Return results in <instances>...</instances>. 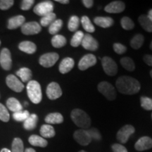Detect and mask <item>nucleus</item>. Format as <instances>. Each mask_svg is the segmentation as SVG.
Instances as JSON below:
<instances>
[{"mask_svg":"<svg viewBox=\"0 0 152 152\" xmlns=\"http://www.w3.org/2000/svg\"><path fill=\"white\" fill-rule=\"evenodd\" d=\"M118 90L123 94L132 95L140 90V84L138 80L130 76H121L115 83Z\"/></svg>","mask_w":152,"mask_h":152,"instance_id":"obj_1","label":"nucleus"},{"mask_svg":"<svg viewBox=\"0 0 152 152\" xmlns=\"http://www.w3.org/2000/svg\"><path fill=\"white\" fill-rule=\"evenodd\" d=\"M71 117L73 123L77 127L83 130L89 128L91 125V119L86 112L79 109H73L71 111Z\"/></svg>","mask_w":152,"mask_h":152,"instance_id":"obj_2","label":"nucleus"},{"mask_svg":"<svg viewBox=\"0 0 152 152\" xmlns=\"http://www.w3.org/2000/svg\"><path fill=\"white\" fill-rule=\"evenodd\" d=\"M26 88L30 101L35 104L40 103L42 99V94L39 83L36 80H30L28 82Z\"/></svg>","mask_w":152,"mask_h":152,"instance_id":"obj_3","label":"nucleus"},{"mask_svg":"<svg viewBox=\"0 0 152 152\" xmlns=\"http://www.w3.org/2000/svg\"><path fill=\"white\" fill-rule=\"evenodd\" d=\"M98 90L108 100L113 101L116 98V92H115V87L108 82H101L98 85Z\"/></svg>","mask_w":152,"mask_h":152,"instance_id":"obj_4","label":"nucleus"},{"mask_svg":"<svg viewBox=\"0 0 152 152\" xmlns=\"http://www.w3.org/2000/svg\"><path fill=\"white\" fill-rule=\"evenodd\" d=\"M53 11H54V4L51 1H42L37 4L33 9V11L36 14L42 17L53 13Z\"/></svg>","mask_w":152,"mask_h":152,"instance_id":"obj_5","label":"nucleus"},{"mask_svg":"<svg viewBox=\"0 0 152 152\" xmlns=\"http://www.w3.org/2000/svg\"><path fill=\"white\" fill-rule=\"evenodd\" d=\"M102 65L106 74L109 76L116 75L118 72V66L114 61L109 56H104L102 59Z\"/></svg>","mask_w":152,"mask_h":152,"instance_id":"obj_6","label":"nucleus"},{"mask_svg":"<svg viewBox=\"0 0 152 152\" xmlns=\"http://www.w3.org/2000/svg\"><path fill=\"white\" fill-rule=\"evenodd\" d=\"M135 131L134 127L131 125H126L123 126L117 132V140L121 144H125L128 139Z\"/></svg>","mask_w":152,"mask_h":152,"instance_id":"obj_7","label":"nucleus"},{"mask_svg":"<svg viewBox=\"0 0 152 152\" xmlns=\"http://www.w3.org/2000/svg\"><path fill=\"white\" fill-rule=\"evenodd\" d=\"M59 58V56L57 53H47L42 55L39 59V63L45 68H50L56 64Z\"/></svg>","mask_w":152,"mask_h":152,"instance_id":"obj_8","label":"nucleus"},{"mask_svg":"<svg viewBox=\"0 0 152 152\" xmlns=\"http://www.w3.org/2000/svg\"><path fill=\"white\" fill-rule=\"evenodd\" d=\"M41 30V26L35 21L26 23L21 26L22 33L26 35H36L40 33Z\"/></svg>","mask_w":152,"mask_h":152,"instance_id":"obj_9","label":"nucleus"},{"mask_svg":"<svg viewBox=\"0 0 152 152\" xmlns=\"http://www.w3.org/2000/svg\"><path fill=\"white\" fill-rule=\"evenodd\" d=\"M73 137L75 141L82 146H87L92 142V138L90 137L87 130L83 129L76 130L73 134Z\"/></svg>","mask_w":152,"mask_h":152,"instance_id":"obj_10","label":"nucleus"},{"mask_svg":"<svg viewBox=\"0 0 152 152\" xmlns=\"http://www.w3.org/2000/svg\"><path fill=\"white\" fill-rule=\"evenodd\" d=\"M6 83L11 90L16 92H22L24 89V85L22 82L19 80L16 76L14 75H9L6 78Z\"/></svg>","mask_w":152,"mask_h":152,"instance_id":"obj_11","label":"nucleus"},{"mask_svg":"<svg viewBox=\"0 0 152 152\" xmlns=\"http://www.w3.org/2000/svg\"><path fill=\"white\" fill-rule=\"evenodd\" d=\"M47 95L51 100H55L62 95V90L60 85L57 83L52 82L49 83L47 87Z\"/></svg>","mask_w":152,"mask_h":152,"instance_id":"obj_12","label":"nucleus"},{"mask_svg":"<svg viewBox=\"0 0 152 152\" xmlns=\"http://www.w3.org/2000/svg\"><path fill=\"white\" fill-rule=\"evenodd\" d=\"M0 65L5 71H9L12 65L11 55L9 49L4 48L0 53Z\"/></svg>","mask_w":152,"mask_h":152,"instance_id":"obj_13","label":"nucleus"},{"mask_svg":"<svg viewBox=\"0 0 152 152\" xmlns=\"http://www.w3.org/2000/svg\"><path fill=\"white\" fill-rule=\"evenodd\" d=\"M96 63V58L94 54H89L85 55L80 60L78 63V68L80 71H85L89 68L94 66Z\"/></svg>","mask_w":152,"mask_h":152,"instance_id":"obj_14","label":"nucleus"},{"mask_svg":"<svg viewBox=\"0 0 152 152\" xmlns=\"http://www.w3.org/2000/svg\"><path fill=\"white\" fill-rule=\"evenodd\" d=\"M81 45L83 48L89 51H96L99 47L98 42L90 34L85 35Z\"/></svg>","mask_w":152,"mask_h":152,"instance_id":"obj_15","label":"nucleus"},{"mask_svg":"<svg viewBox=\"0 0 152 152\" xmlns=\"http://www.w3.org/2000/svg\"><path fill=\"white\" fill-rule=\"evenodd\" d=\"M125 9V5L122 1H114L109 4L104 8V11L109 14H118L123 12Z\"/></svg>","mask_w":152,"mask_h":152,"instance_id":"obj_16","label":"nucleus"},{"mask_svg":"<svg viewBox=\"0 0 152 152\" xmlns=\"http://www.w3.org/2000/svg\"><path fill=\"white\" fill-rule=\"evenodd\" d=\"M137 151H142L152 148V139L149 137H142L134 144Z\"/></svg>","mask_w":152,"mask_h":152,"instance_id":"obj_17","label":"nucleus"},{"mask_svg":"<svg viewBox=\"0 0 152 152\" xmlns=\"http://www.w3.org/2000/svg\"><path fill=\"white\" fill-rule=\"evenodd\" d=\"M75 65V62L72 58L70 57H66L64 58L60 63L59 65V71L61 73L66 74L68 73L73 69Z\"/></svg>","mask_w":152,"mask_h":152,"instance_id":"obj_18","label":"nucleus"},{"mask_svg":"<svg viewBox=\"0 0 152 152\" xmlns=\"http://www.w3.org/2000/svg\"><path fill=\"white\" fill-rule=\"evenodd\" d=\"M25 21H26V18L23 16L18 15V16H14L9 20L7 28L10 30L16 29L19 27H21L25 23Z\"/></svg>","mask_w":152,"mask_h":152,"instance_id":"obj_19","label":"nucleus"},{"mask_svg":"<svg viewBox=\"0 0 152 152\" xmlns=\"http://www.w3.org/2000/svg\"><path fill=\"white\" fill-rule=\"evenodd\" d=\"M18 48L20 51L28 54H33L37 50V46L35 44L30 41L22 42L19 44Z\"/></svg>","mask_w":152,"mask_h":152,"instance_id":"obj_20","label":"nucleus"},{"mask_svg":"<svg viewBox=\"0 0 152 152\" xmlns=\"http://www.w3.org/2000/svg\"><path fill=\"white\" fill-rule=\"evenodd\" d=\"M94 22L96 26L104 28H110L111 26H113L114 23L113 18H111V17L103 16H98L94 18Z\"/></svg>","mask_w":152,"mask_h":152,"instance_id":"obj_21","label":"nucleus"},{"mask_svg":"<svg viewBox=\"0 0 152 152\" xmlns=\"http://www.w3.org/2000/svg\"><path fill=\"white\" fill-rule=\"evenodd\" d=\"M28 142L31 145L34 147H46L48 144V142L45 138L42 137L40 136L33 134L28 139Z\"/></svg>","mask_w":152,"mask_h":152,"instance_id":"obj_22","label":"nucleus"},{"mask_svg":"<svg viewBox=\"0 0 152 152\" xmlns=\"http://www.w3.org/2000/svg\"><path fill=\"white\" fill-rule=\"evenodd\" d=\"M45 122L47 124H60L64 122V117L59 113H49L45 118Z\"/></svg>","mask_w":152,"mask_h":152,"instance_id":"obj_23","label":"nucleus"},{"mask_svg":"<svg viewBox=\"0 0 152 152\" xmlns=\"http://www.w3.org/2000/svg\"><path fill=\"white\" fill-rule=\"evenodd\" d=\"M7 106L8 109L14 113L23 111V106L16 98L11 97L8 99V100L7 101Z\"/></svg>","mask_w":152,"mask_h":152,"instance_id":"obj_24","label":"nucleus"},{"mask_svg":"<svg viewBox=\"0 0 152 152\" xmlns=\"http://www.w3.org/2000/svg\"><path fill=\"white\" fill-rule=\"evenodd\" d=\"M38 117L36 114H31L23 123V127L26 130H32L37 126Z\"/></svg>","mask_w":152,"mask_h":152,"instance_id":"obj_25","label":"nucleus"},{"mask_svg":"<svg viewBox=\"0 0 152 152\" xmlns=\"http://www.w3.org/2000/svg\"><path fill=\"white\" fill-rule=\"evenodd\" d=\"M17 76H18L23 83H27L31 80L32 71L28 68H21L16 72Z\"/></svg>","mask_w":152,"mask_h":152,"instance_id":"obj_26","label":"nucleus"},{"mask_svg":"<svg viewBox=\"0 0 152 152\" xmlns=\"http://www.w3.org/2000/svg\"><path fill=\"white\" fill-rule=\"evenodd\" d=\"M40 134L43 138H52L55 136L54 128L51 125L46 124L42 125L40 128Z\"/></svg>","mask_w":152,"mask_h":152,"instance_id":"obj_27","label":"nucleus"},{"mask_svg":"<svg viewBox=\"0 0 152 152\" xmlns=\"http://www.w3.org/2000/svg\"><path fill=\"white\" fill-rule=\"evenodd\" d=\"M139 23L144 30L149 33H152V22L149 20L147 16L141 15L138 18Z\"/></svg>","mask_w":152,"mask_h":152,"instance_id":"obj_28","label":"nucleus"},{"mask_svg":"<svg viewBox=\"0 0 152 152\" xmlns=\"http://www.w3.org/2000/svg\"><path fill=\"white\" fill-rule=\"evenodd\" d=\"M67 40L66 37L61 35H56L52 37V45L55 48H61L65 46Z\"/></svg>","mask_w":152,"mask_h":152,"instance_id":"obj_29","label":"nucleus"},{"mask_svg":"<svg viewBox=\"0 0 152 152\" xmlns=\"http://www.w3.org/2000/svg\"><path fill=\"white\" fill-rule=\"evenodd\" d=\"M144 38V36L141 34H137L134 35L130 41V46L134 49H139L141 48L143 45Z\"/></svg>","mask_w":152,"mask_h":152,"instance_id":"obj_30","label":"nucleus"},{"mask_svg":"<svg viewBox=\"0 0 152 152\" xmlns=\"http://www.w3.org/2000/svg\"><path fill=\"white\" fill-rule=\"evenodd\" d=\"M63 21L61 19H56L50 26H49V33L51 35H57V33L61 29Z\"/></svg>","mask_w":152,"mask_h":152,"instance_id":"obj_31","label":"nucleus"},{"mask_svg":"<svg viewBox=\"0 0 152 152\" xmlns=\"http://www.w3.org/2000/svg\"><path fill=\"white\" fill-rule=\"evenodd\" d=\"M84 33L82 31H76L74 35L72 37L71 40V45L73 47H77L80 46V45L82 44V42H83V37H84Z\"/></svg>","mask_w":152,"mask_h":152,"instance_id":"obj_32","label":"nucleus"},{"mask_svg":"<svg viewBox=\"0 0 152 152\" xmlns=\"http://www.w3.org/2000/svg\"><path fill=\"white\" fill-rule=\"evenodd\" d=\"M121 64L123 67L128 71H133L135 68L134 63L130 57H123L121 59Z\"/></svg>","mask_w":152,"mask_h":152,"instance_id":"obj_33","label":"nucleus"},{"mask_svg":"<svg viewBox=\"0 0 152 152\" xmlns=\"http://www.w3.org/2000/svg\"><path fill=\"white\" fill-rule=\"evenodd\" d=\"M81 23L82 26H83V28L85 30H86L88 33H94L95 31V28L93 26V24L91 22L90 18H88L87 16H83L81 18Z\"/></svg>","mask_w":152,"mask_h":152,"instance_id":"obj_34","label":"nucleus"},{"mask_svg":"<svg viewBox=\"0 0 152 152\" xmlns=\"http://www.w3.org/2000/svg\"><path fill=\"white\" fill-rule=\"evenodd\" d=\"M56 16L54 13H51L46 15V16L42 17L40 19V25L44 27L49 26L53 22L56 20Z\"/></svg>","mask_w":152,"mask_h":152,"instance_id":"obj_35","label":"nucleus"},{"mask_svg":"<svg viewBox=\"0 0 152 152\" xmlns=\"http://www.w3.org/2000/svg\"><path fill=\"white\" fill-rule=\"evenodd\" d=\"M11 152H24L23 142L21 139L16 137L14 140L11 145Z\"/></svg>","mask_w":152,"mask_h":152,"instance_id":"obj_36","label":"nucleus"},{"mask_svg":"<svg viewBox=\"0 0 152 152\" xmlns=\"http://www.w3.org/2000/svg\"><path fill=\"white\" fill-rule=\"evenodd\" d=\"M80 25V18L77 16H72L68 23V28L70 31L75 32L78 29Z\"/></svg>","mask_w":152,"mask_h":152,"instance_id":"obj_37","label":"nucleus"},{"mask_svg":"<svg viewBox=\"0 0 152 152\" xmlns=\"http://www.w3.org/2000/svg\"><path fill=\"white\" fill-rule=\"evenodd\" d=\"M30 116V113L28 111H20L16 112L13 114V118L16 121L18 122H23L26 121Z\"/></svg>","mask_w":152,"mask_h":152,"instance_id":"obj_38","label":"nucleus"},{"mask_svg":"<svg viewBox=\"0 0 152 152\" xmlns=\"http://www.w3.org/2000/svg\"><path fill=\"white\" fill-rule=\"evenodd\" d=\"M121 23L123 29L126 30H132L134 27V23L132 21V20H131V18L127 16L123 17L121 20Z\"/></svg>","mask_w":152,"mask_h":152,"instance_id":"obj_39","label":"nucleus"},{"mask_svg":"<svg viewBox=\"0 0 152 152\" xmlns=\"http://www.w3.org/2000/svg\"><path fill=\"white\" fill-rule=\"evenodd\" d=\"M9 119H10V115L8 110L5 106L0 103V121L7 123L9 121Z\"/></svg>","mask_w":152,"mask_h":152,"instance_id":"obj_40","label":"nucleus"},{"mask_svg":"<svg viewBox=\"0 0 152 152\" xmlns=\"http://www.w3.org/2000/svg\"><path fill=\"white\" fill-rule=\"evenodd\" d=\"M141 106L144 109L147 111L152 110V99L147 97V96H142L140 98Z\"/></svg>","mask_w":152,"mask_h":152,"instance_id":"obj_41","label":"nucleus"},{"mask_svg":"<svg viewBox=\"0 0 152 152\" xmlns=\"http://www.w3.org/2000/svg\"><path fill=\"white\" fill-rule=\"evenodd\" d=\"M87 132L90 134V137L92 140H94L96 141H99L102 140V135H101L99 131L96 128H90L89 130H87Z\"/></svg>","mask_w":152,"mask_h":152,"instance_id":"obj_42","label":"nucleus"},{"mask_svg":"<svg viewBox=\"0 0 152 152\" xmlns=\"http://www.w3.org/2000/svg\"><path fill=\"white\" fill-rule=\"evenodd\" d=\"M113 50L118 54H123L127 51V47L121 43H115L113 45Z\"/></svg>","mask_w":152,"mask_h":152,"instance_id":"obj_43","label":"nucleus"},{"mask_svg":"<svg viewBox=\"0 0 152 152\" xmlns=\"http://www.w3.org/2000/svg\"><path fill=\"white\" fill-rule=\"evenodd\" d=\"M14 4V0H0V9L7 10L10 9Z\"/></svg>","mask_w":152,"mask_h":152,"instance_id":"obj_44","label":"nucleus"},{"mask_svg":"<svg viewBox=\"0 0 152 152\" xmlns=\"http://www.w3.org/2000/svg\"><path fill=\"white\" fill-rule=\"evenodd\" d=\"M34 3H35L34 0H23L20 4V9L23 11L29 10L33 7Z\"/></svg>","mask_w":152,"mask_h":152,"instance_id":"obj_45","label":"nucleus"},{"mask_svg":"<svg viewBox=\"0 0 152 152\" xmlns=\"http://www.w3.org/2000/svg\"><path fill=\"white\" fill-rule=\"evenodd\" d=\"M112 150L113 152H128L126 148L122 144H114L112 145Z\"/></svg>","mask_w":152,"mask_h":152,"instance_id":"obj_46","label":"nucleus"},{"mask_svg":"<svg viewBox=\"0 0 152 152\" xmlns=\"http://www.w3.org/2000/svg\"><path fill=\"white\" fill-rule=\"evenodd\" d=\"M144 61L147 64L148 66H152V55L147 54L144 56Z\"/></svg>","mask_w":152,"mask_h":152,"instance_id":"obj_47","label":"nucleus"},{"mask_svg":"<svg viewBox=\"0 0 152 152\" xmlns=\"http://www.w3.org/2000/svg\"><path fill=\"white\" fill-rule=\"evenodd\" d=\"M82 2L87 9L92 8L93 4H94V1H92V0H83Z\"/></svg>","mask_w":152,"mask_h":152,"instance_id":"obj_48","label":"nucleus"},{"mask_svg":"<svg viewBox=\"0 0 152 152\" xmlns=\"http://www.w3.org/2000/svg\"><path fill=\"white\" fill-rule=\"evenodd\" d=\"M56 1L61 4H67L69 3L68 0H56Z\"/></svg>","mask_w":152,"mask_h":152,"instance_id":"obj_49","label":"nucleus"},{"mask_svg":"<svg viewBox=\"0 0 152 152\" xmlns=\"http://www.w3.org/2000/svg\"><path fill=\"white\" fill-rule=\"evenodd\" d=\"M147 17H148V18H149V20L152 22V9H150V10L149 11V13H148Z\"/></svg>","mask_w":152,"mask_h":152,"instance_id":"obj_50","label":"nucleus"},{"mask_svg":"<svg viewBox=\"0 0 152 152\" xmlns=\"http://www.w3.org/2000/svg\"><path fill=\"white\" fill-rule=\"evenodd\" d=\"M24 152H36V151L35 149H32V148H28V149L25 150Z\"/></svg>","mask_w":152,"mask_h":152,"instance_id":"obj_51","label":"nucleus"},{"mask_svg":"<svg viewBox=\"0 0 152 152\" xmlns=\"http://www.w3.org/2000/svg\"><path fill=\"white\" fill-rule=\"evenodd\" d=\"M0 152H11V150H9L8 149H6V148H4V149L1 150V151Z\"/></svg>","mask_w":152,"mask_h":152,"instance_id":"obj_52","label":"nucleus"},{"mask_svg":"<svg viewBox=\"0 0 152 152\" xmlns=\"http://www.w3.org/2000/svg\"><path fill=\"white\" fill-rule=\"evenodd\" d=\"M150 49H151V50H152V41H151V44H150Z\"/></svg>","mask_w":152,"mask_h":152,"instance_id":"obj_53","label":"nucleus"},{"mask_svg":"<svg viewBox=\"0 0 152 152\" xmlns=\"http://www.w3.org/2000/svg\"><path fill=\"white\" fill-rule=\"evenodd\" d=\"M150 75H151V77H152V70L151 71H150Z\"/></svg>","mask_w":152,"mask_h":152,"instance_id":"obj_54","label":"nucleus"},{"mask_svg":"<svg viewBox=\"0 0 152 152\" xmlns=\"http://www.w3.org/2000/svg\"><path fill=\"white\" fill-rule=\"evenodd\" d=\"M25 106H28V102H25Z\"/></svg>","mask_w":152,"mask_h":152,"instance_id":"obj_55","label":"nucleus"},{"mask_svg":"<svg viewBox=\"0 0 152 152\" xmlns=\"http://www.w3.org/2000/svg\"><path fill=\"white\" fill-rule=\"evenodd\" d=\"M79 152H87V151H83V150H81V151H80Z\"/></svg>","mask_w":152,"mask_h":152,"instance_id":"obj_56","label":"nucleus"},{"mask_svg":"<svg viewBox=\"0 0 152 152\" xmlns=\"http://www.w3.org/2000/svg\"><path fill=\"white\" fill-rule=\"evenodd\" d=\"M0 45H1V41H0Z\"/></svg>","mask_w":152,"mask_h":152,"instance_id":"obj_57","label":"nucleus"},{"mask_svg":"<svg viewBox=\"0 0 152 152\" xmlns=\"http://www.w3.org/2000/svg\"><path fill=\"white\" fill-rule=\"evenodd\" d=\"M151 118H152V114H151Z\"/></svg>","mask_w":152,"mask_h":152,"instance_id":"obj_58","label":"nucleus"}]
</instances>
